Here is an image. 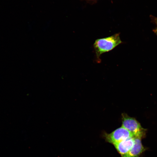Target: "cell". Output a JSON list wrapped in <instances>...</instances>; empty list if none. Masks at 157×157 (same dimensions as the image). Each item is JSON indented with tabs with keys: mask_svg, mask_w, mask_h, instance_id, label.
Wrapping results in <instances>:
<instances>
[{
	"mask_svg": "<svg viewBox=\"0 0 157 157\" xmlns=\"http://www.w3.org/2000/svg\"><path fill=\"white\" fill-rule=\"evenodd\" d=\"M120 33H117L111 36L96 39L93 45L94 50L97 62L100 63L101 55L103 53L108 52L121 44Z\"/></svg>",
	"mask_w": 157,
	"mask_h": 157,
	"instance_id": "1",
	"label": "cell"
},
{
	"mask_svg": "<svg viewBox=\"0 0 157 157\" xmlns=\"http://www.w3.org/2000/svg\"><path fill=\"white\" fill-rule=\"evenodd\" d=\"M122 126L128 130L134 138L142 139L145 136V129L135 119L123 113L122 115Z\"/></svg>",
	"mask_w": 157,
	"mask_h": 157,
	"instance_id": "2",
	"label": "cell"
},
{
	"mask_svg": "<svg viewBox=\"0 0 157 157\" xmlns=\"http://www.w3.org/2000/svg\"><path fill=\"white\" fill-rule=\"evenodd\" d=\"M104 136L106 141L113 144L130 138H134L128 130L122 126L110 133H105Z\"/></svg>",
	"mask_w": 157,
	"mask_h": 157,
	"instance_id": "3",
	"label": "cell"
},
{
	"mask_svg": "<svg viewBox=\"0 0 157 157\" xmlns=\"http://www.w3.org/2000/svg\"><path fill=\"white\" fill-rule=\"evenodd\" d=\"M134 144V138L131 137L113 144L118 152L122 156L130 151Z\"/></svg>",
	"mask_w": 157,
	"mask_h": 157,
	"instance_id": "4",
	"label": "cell"
},
{
	"mask_svg": "<svg viewBox=\"0 0 157 157\" xmlns=\"http://www.w3.org/2000/svg\"><path fill=\"white\" fill-rule=\"evenodd\" d=\"M134 144L132 148L127 153L122 157H139L146 150L142 144L141 139L134 138Z\"/></svg>",
	"mask_w": 157,
	"mask_h": 157,
	"instance_id": "5",
	"label": "cell"
},
{
	"mask_svg": "<svg viewBox=\"0 0 157 157\" xmlns=\"http://www.w3.org/2000/svg\"><path fill=\"white\" fill-rule=\"evenodd\" d=\"M86 1L89 3H94L95 2H96L97 0H83Z\"/></svg>",
	"mask_w": 157,
	"mask_h": 157,
	"instance_id": "6",
	"label": "cell"
},
{
	"mask_svg": "<svg viewBox=\"0 0 157 157\" xmlns=\"http://www.w3.org/2000/svg\"><path fill=\"white\" fill-rule=\"evenodd\" d=\"M154 20L157 25V27L155 30V32H157V18H154Z\"/></svg>",
	"mask_w": 157,
	"mask_h": 157,
	"instance_id": "7",
	"label": "cell"
}]
</instances>
